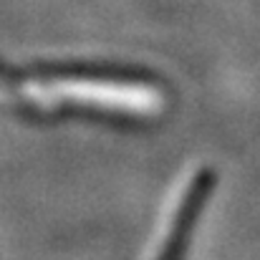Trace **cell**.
I'll list each match as a JSON object with an SVG mask.
<instances>
[{"label":"cell","instance_id":"cell-1","mask_svg":"<svg viewBox=\"0 0 260 260\" xmlns=\"http://www.w3.org/2000/svg\"><path fill=\"white\" fill-rule=\"evenodd\" d=\"M212 187H215V172L210 167H200L187 179L184 189L179 192V197L174 202V210L170 215V228L159 245L157 260H179L182 248H184V243L194 228V220H197L205 200L210 197Z\"/></svg>","mask_w":260,"mask_h":260}]
</instances>
